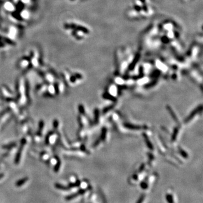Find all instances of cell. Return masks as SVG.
<instances>
[{
  "label": "cell",
  "instance_id": "cell-3",
  "mask_svg": "<svg viewBox=\"0 0 203 203\" xmlns=\"http://www.w3.org/2000/svg\"><path fill=\"white\" fill-rule=\"evenodd\" d=\"M83 192L82 191H80L79 192H78V194H72V195H70L69 196H67L66 198H65V200H66L67 201H69L73 199H74L75 198V197H76L78 195V194H82Z\"/></svg>",
  "mask_w": 203,
  "mask_h": 203
},
{
  "label": "cell",
  "instance_id": "cell-4",
  "mask_svg": "<svg viewBox=\"0 0 203 203\" xmlns=\"http://www.w3.org/2000/svg\"><path fill=\"white\" fill-rule=\"evenodd\" d=\"M55 188H58V189L61 190H64V191H67V190H68L69 189V188L67 187L64 186L62 185V184H59V183H56L55 184Z\"/></svg>",
  "mask_w": 203,
  "mask_h": 203
},
{
  "label": "cell",
  "instance_id": "cell-9",
  "mask_svg": "<svg viewBox=\"0 0 203 203\" xmlns=\"http://www.w3.org/2000/svg\"><path fill=\"white\" fill-rule=\"evenodd\" d=\"M4 177V174H3V173H1V174H0V179H2V178H3V177Z\"/></svg>",
  "mask_w": 203,
  "mask_h": 203
},
{
  "label": "cell",
  "instance_id": "cell-2",
  "mask_svg": "<svg viewBox=\"0 0 203 203\" xmlns=\"http://www.w3.org/2000/svg\"><path fill=\"white\" fill-rule=\"evenodd\" d=\"M28 180V178H27V177H25V178H22V179H19V181H18L16 182V183H15V186H16V187H20L21 186H23V184L25 183V182H27V181Z\"/></svg>",
  "mask_w": 203,
  "mask_h": 203
},
{
  "label": "cell",
  "instance_id": "cell-8",
  "mask_svg": "<svg viewBox=\"0 0 203 203\" xmlns=\"http://www.w3.org/2000/svg\"><path fill=\"white\" fill-rule=\"evenodd\" d=\"M49 158V156L48 154H46V153H44V154H42V158H44V159H47Z\"/></svg>",
  "mask_w": 203,
  "mask_h": 203
},
{
  "label": "cell",
  "instance_id": "cell-6",
  "mask_svg": "<svg viewBox=\"0 0 203 203\" xmlns=\"http://www.w3.org/2000/svg\"><path fill=\"white\" fill-rule=\"evenodd\" d=\"M16 143H12L10 144V145H8V146H4V147H3V148H6V149H9V148H12V147H14L15 146H16Z\"/></svg>",
  "mask_w": 203,
  "mask_h": 203
},
{
  "label": "cell",
  "instance_id": "cell-5",
  "mask_svg": "<svg viewBox=\"0 0 203 203\" xmlns=\"http://www.w3.org/2000/svg\"><path fill=\"white\" fill-rule=\"evenodd\" d=\"M61 161H60L59 159H58V160L57 161V164L55 165V166H54V171L55 172L57 173L59 171L60 167H61Z\"/></svg>",
  "mask_w": 203,
  "mask_h": 203
},
{
  "label": "cell",
  "instance_id": "cell-1",
  "mask_svg": "<svg viewBox=\"0 0 203 203\" xmlns=\"http://www.w3.org/2000/svg\"><path fill=\"white\" fill-rule=\"evenodd\" d=\"M25 143H26V141H25V139L21 140L20 146L19 147V150H18V152L17 153L16 155V158H15V163L16 164H18L19 163L20 160V158H21V151H22V150L23 149V147L25 145Z\"/></svg>",
  "mask_w": 203,
  "mask_h": 203
},
{
  "label": "cell",
  "instance_id": "cell-7",
  "mask_svg": "<svg viewBox=\"0 0 203 203\" xmlns=\"http://www.w3.org/2000/svg\"><path fill=\"white\" fill-rule=\"evenodd\" d=\"M58 124H59V123H58V121L57 120H55V121H54L53 122V126L54 128H57V127H58Z\"/></svg>",
  "mask_w": 203,
  "mask_h": 203
}]
</instances>
